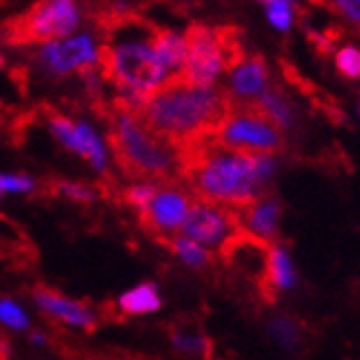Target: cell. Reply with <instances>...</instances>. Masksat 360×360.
Wrapping results in <instances>:
<instances>
[{"instance_id":"1","label":"cell","mask_w":360,"mask_h":360,"mask_svg":"<svg viewBox=\"0 0 360 360\" xmlns=\"http://www.w3.org/2000/svg\"><path fill=\"white\" fill-rule=\"evenodd\" d=\"M183 172L189 191L198 200L218 202L240 209L268 193L277 176L275 154H253L224 148L211 136L180 146Z\"/></svg>"},{"instance_id":"2","label":"cell","mask_w":360,"mask_h":360,"mask_svg":"<svg viewBox=\"0 0 360 360\" xmlns=\"http://www.w3.org/2000/svg\"><path fill=\"white\" fill-rule=\"evenodd\" d=\"M229 108L231 99L222 88L191 86L172 77L143 101L136 115L152 132L180 148L209 136Z\"/></svg>"},{"instance_id":"3","label":"cell","mask_w":360,"mask_h":360,"mask_svg":"<svg viewBox=\"0 0 360 360\" xmlns=\"http://www.w3.org/2000/svg\"><path fill=\"white\" fill-rule=\"evenodd\" d=\"M110 128L112 154L119 167L128 178H148L160 183H176L183 172V154L176 143L152 132L136 112L128 110L119 103L110 108L105 115Z\"/></svg>"},{"instance_id":"4","label":"cell","mask_w":360,"mask_h":360,"mask_svg":"<svg viewBox=\"0 0 360 360\" xmlns=\"http://www.w3.org/2000/svg\"><path fill=\"white\" fill-rule=\"evenodd\" d=\"M187 62L176 79L191 86H213L244 53L231 29L193 25L185 33Z\"/></svg>"},{"instance_id":"5","label":"cell","mask_w":360,"mask_h":360,"mask_svg":"<svg viewBox=\"0 0 360 360\" xmlns=\"http://www.w3.org/2000/svg\"><path fill=\"white\" fill-rule=\"evenodd\" d=\"M79 25L75 0H38L25 13L0 27V40L9 46H29L64 38Z\"/></svg>"},{"instance_id":"6","label":"cell","mask_w":360,"mask_h":360,"mask_svg":"<svg viewBox=\"0 0 360 360\" xmlns=\"http://www.w3.org/2000/svg\"><path fill=\"white\" fill-rule=\"evenodd\" d=\"M209 136L224 148L253 154H277L285 148V134L253 103H231Z\"/></svg>"},{"instance_id":"7","label":"cell","mask_w":360,"mask_h":360,"mask_svg":"<svg viewBox=\"0 0 360 360\" xmlns=\"http://www.w3.org/2000/svg\"><path fill=\"white\" fill-rule=\"evenodd\" d=\"M180 233L209 250H220V253L224 250L226 253V248L242 236L238 209L218 202L193 200L183 226H180Z\"/></svg>"},{"instance_id":"8","label":"cell","mask_w":360,"mask_h":360,"mask_svg":"<svg viewBox=\"0 0 360 360\" xmlns=\"http://www.w3.org/2000/svg\"><path fill=\"white\" fill-rule=\"evenodd\" d=\"M193 205V198L187 189L174 183H165L158 187L152 202L139 213V218L150 233H156L160 238H172L180 233L187 213Z\"/></svg>"},{"instance_id":"9","label":"cell","mask_w":360,"mask_h":360,"mask_svg":"<svg viewBox=\"0 0 360 360\" xmlns=\"http://www.w3.org/2000/svg\"><path fill=\"white\" fill-rule=\"evenodd\" d=\"M33 303L44 316L58 321L60 326H66L68 330L93 332L99 323L97 312L88 303L70 299L58 290H51V288H38L33 292Z\"/></svg>"},{"instance_id":"10","label":"cell","mask_w":360,"mask_h":360,"mask_svg":"<svg viewBox=\"0 0 360 360\" xmlns=\"http://www.w3.org/2000/svg\"><path fill=\"white\" fill-rule=\"evenodd\" d=\"M40 64L53 75H66L70 70H82L86 66L97 64V49L93 38L79 35V38H68L62 42H49L38 53Z\"/></svg>"},{"instance_id":"11","label":"cell","mask_w":360,"mask_h":360,"mask_svg":"<svg viewBox=\"0 0 360 360\" xmlns=\"http://www.w3.org/2000/svg\"><path fill=\"white\" fill-rule=\"evenodd\" d=\"M224 93L231 103H255L270 86V68L262 56H242L229 70Z\"/></svg>"},{"instance_id":"12","label":"cell","mask_w":360,"mask_h":360,"mask_svg":"<svg viewBox=\"0 0 360 360\" xmlns=\"http://www.w3.org/2000/svg\"><path fill=\"white\" fill-rule=\"evenodd\" d=\"M281 202L275 195L264 193L238 209V220L242 233L262 244H273L279 238V222H281Z\"/></svg>"},{"instance_id":"13","label":"cell","mask_w":360,"mask_h":360,"mask_svg":"<svg viewBox=\"0 0 360 360\" xmlns=\"http://www.w3.org/2000/svg\"><path fill=\"white\" fill-rule=\"evenodd\" d=\"M253 105L270 123H275L283 134L292 132L297 128V123H299L297 121V108H295L292 99L285 95V90L270 84Z\"/></svg>"},{"instance_id":"14","label":"cell","mask_w":360,"mask_h":360,"mask_svg":"<svg viewBox=\"0 0 360 360\" xmlns=\"http://www.w3.org/2000/svg\"><path fill=\"white\" fill-rule=\"evenodd\" d=\"M264 275H266V283L273 288L275 292L292 290L297 285V270H295L292 257L285 250V246H281L277 242L266 246Z\"/></svg>"},{"instance_id":"15","label":"cell","mask_w":360,"mask_h":360,"mask_svg":"<svg viewBox=\"0 0 360 360\" xmlns=\"http://www.w3.org/2000/svg\"><path fill=\"white\" fill-rule=\"evenodd\" d=\"M160 308H163V297H160L158 285L152 281L136 283L117 299V310L125 316H148Z\"/></svg>"},{"instance_id":"16","label":"cell","mask_w":360,"mask_h":360,"mask_svg":"<svg viewBox=\"0 0 360 360\" xmlns=\"http://www.w3.org/2000/svg\"><path fill=\"white\" fill-rule=\"evenodd\" d=\"M152 49L156 53V58L163 62V66L172 73V77H176L180 70H183V66L187 62V38L185 35L156 27L154 35H152Z\"/></svg>"},{"instance_id":"17","label":"cell","mask_w":360,"mask_h":360,"mask_svg":"<svg viewBox=\"0 0 360 360\" xmlns=\"http://www.w3.org/2000/svg\"><path fill=\"white\" fill-rule=\"evenodd\" d=\"M167 246L172 248V253L189 268H207L211 264V250L205 248L202 244H198L195 240L183 236V233H176V236L167 238Z\"/></svg>"},{"instance_id":"18","label":"cell","mask_w":360,"mask_h":360,"mask_svg":"<svg viewBox=\"0 0 360 360\" xmlns=\"http://www.w3.org/2000/svg\"><path fill=\"white\" fill-rule=\"evenodd\" d=\"M0 328L15 334H27L33 328L29 310L11 297H0Z\"/></svg>"},{"instance_id":"19","label":"cell","mask_w":360,"mask_h":360,"mask_svg":"<svg viewBox=\"0 0 360 360\" xmlns=\"http://www.w3.org/2000/svg\"><path fill=\"white\" fill-rule=\"evenodd\" d=\"M266 18L273 29L279 33H288L297 20V0H268Z\"/></svg>"},{"instance_id":"20","label":"cell","mask_w":360,"mask_h":360,"mask_svg":"<svg viewBox=\"0 0 360 360\" xmlns=\"http://www.w3.org/2000/svg\"><path fill=\"white\" fill-rule=\"evenodd\" d=\"M334 66L340 75L349 82L360 79V46L356 44H343L334 53Z\"/></svg>"},{"instance_id":"21","label":"cell","mask_w":360,"mask_h":360,"mask_svg":"<svg viewBox=\"0 0 360 360\" xmlns=\"http://www.w3.org/2000/svg\"><path fill=\"white\" fill-rule=\"evenodd\" d=\"M172 347L183 356H202L209 347L207 338L191 330H176L172 334Z\"/></svg>"},{"instance_id":"22","label":"cell","mask_w":360,"mask_h":360,"mask_svg":"<svg viewBox=\"0 0 360 360\" xmlns=\"http://www.w3.org/2000/svg\"><path fill=\"white\" fill-rule=\"evenodd\" d=\"M268 332L275 338V343H279L281 347H295L299 343V328L290 316L273 319L268 326Z\"/></svg>"},{"instance_id":"23","label":"cell","mask_w":360,"mask_h":360,"mask_svg":"<svg viewBox=\"0 0 360 360\" xmlns=\"http://www.w3.org/2000/svg\"><path fill=\"white\" fill-rule=\"evenodd\" d=\"M158 185L154 183H146V185H134L130 189H125L123 198H125V202H128L136 213H141L143 209H146L150 202H152V198L156 193Z\"/></svg>"},{"instance_id":"24","label":"cell","mask_w":360,"mask_h":360,"mask_svg":"<svg viewBox=\"0 0 360 360\" xmlns=\"http://www.w3.org/2000/svg\"><path fill=\"white\" fill-rule=\"evenodd\" d=\"M53 189H56L60 195H66L75 202H93L95 200V191L93 187L82 185V183H68V180H56L53 183Z\"/></svg>"},{"instance_id":"25","label":"cell","mask_w":360,"mask_h":360,"mask_svg":"<svg viewBox=\"0 0 360 360\" xmlns=\"http://www.w3.org/2000/svg\"><path fill=\"white\" fill-rule=\"evenodd\" d=\"M330 5L352 29L360 31V0H330Z\"/></svg>"},{"instance_id":"26","label":"cell","mask_w":360,"mask_h":360,"mask_svg":"<svg viewBox=\"0 0 360 360\" xmlns=\"http://www.w3.org/2000/svg\"><path fill=\"white\" fill-rule=\"evenodd\" d=\"M0 189L3 191H33L35 185L27 176H0Z\"/></svg>"},{"instance_id":"27","label":"cell","mask_w":360,"mask_h":360,"mask_svg":"<svg viewBox=\"0 0 360 360\" xmlns=\"http://www.w3.org/2000/svg\"><path fill=\"white\" fill-rule=\"evenodd\" d=\"M27 338H29V343H31L33 347H40V349L49 347V343H51L49 334H46L44 330H38V328H31V330L27 332Z\"/></svg>"},{"instance_id":"28","label":"cell","mask_w":360,"mask_h":360,"mask_svg":"<svg viewBox=\"0 0 360 360\" xmlns=\"http://www.w3.org/2000/svg\"><path fill=\"white\" fill-rule=\"evenodd\" d=\"M3 64H5V60H3V56H0V68H3Z\"/></svg>"},{"instance_id":"29","label":"cell","mask_w":360,"mask_h":360,"mask_svg":"<svg viewBox=\"0 0 360 360\" xmlns=\"http://www.w3.org/2000/svg\"><path fill=\"white\" fill-rule=\"evenodd\" d=\"M257 3H264V5H266V3H268V0H257Z\"/></svg>"},{"instance_id":"30","label":"cell","mask_w":360,"mask_h":360,"mask_svg":"<svg viewBox=\"0 0 360 360\" xmlns=\"http://www.w3.org/2000/svg\"><path fill=\"white\" fill-rule=\"evenodd\" d=\"M358 117H360V101H358Z\"/></svg>"},{"instance_id":"31","label":"cell","mask_w":360,"mask_h":360,"mask_svg":"<svg viewBox=\"0 0 360 360\" xmlns=\"http://www.w3.org/2000/svg\"><path fill=\"white\" fill-rule=\"evenodd\" d=\"M0 198H3V189H0Z\"/></svg>"}]
</instances>
